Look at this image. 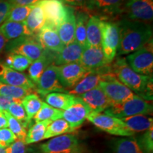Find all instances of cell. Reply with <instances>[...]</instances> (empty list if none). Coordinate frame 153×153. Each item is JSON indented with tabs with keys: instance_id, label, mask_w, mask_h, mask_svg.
Returning a JSON list of instances; mask_svg holds the SVG:
<instances>
[{
	"instance_id": "d6a6232c",
	"label": "cell",
	"mask_w": 153,
	"mask_h": 153,
	"mask_svg": "<svg viewBox=\"0 0 153 153\" xmlns=\"http://www.w3.org/2000/svg\"><path fill=\"white\" fill-rule=\"evenodd\" d=\"M22 104L26 111L28 121L33 119L35 115L41 109L43 101L36 94H30L24 97L22 101Z\"/></svg>"
},
{
	"instance_id": "7a4b0ae2",
	"label": "cell",
	"mask_w": 153,
	"mask_h": 153,
	"mask_svg": "<svg viewBox=\"0 0 153 153\" xmlns=\"http://www.w3.org/2000/svg\"><path fill=\"white\" fill-rule=\"evenodd\" d=\"M111 70L118 81L133 92L147 101L152 99V75H143L135 72L125 58L117 57L111 62Z\"/></svg>"
},
{
	"instance_id": "52a82bcc",
	"label": "cell",
	"mask_w": 153,
	"mask_h": 153,
	"mask_svg": "<svg viewBox=\"0 0 153 153\" xmlns=\"http://www.w3.org/2000/svg\"><path fill=\"white\" fill-rule=\"evenodd\" d=\"M101 49L108 63L114 60L119 45V28L118 23L101 19Z\"/></svg>"
},
{
	"instance_id": "6da1fadb",
	"label": "cell",
	"mask_w": 153,
	"mask_h": 153,
	"mask_svg": "<svg viewBox=\"0 0 153 153\" xmlns=\"http://www.w3.org/2000/svg\"><path fill=\"white\" fill-rule=\"evenodd\" d=\"M118 25L120 40L116 54L118 56L135 52L152 38V27L150 23L123 18Z\"/></svg>"
},
{
	"instance_id": "e0dca14e",
	"label": "cell",
	"mask_w": 153,
	"mask_h": 153,
	"mask_svg": "<svg viewBox=\"0 0 153 153\" xmlns=\"http://www.w3.org/2000/svg\"><path fill=\"white\" fill-rule=\"evenodd\" d=\"M0 82L27 89H36L35 84L28 75L9 68L4 62H0Z\"/></svg>"
},
{
	"instance_id": "681fc988",
	"label": "cell",
	"mask_w": 153,
	"mask_h": 153,
	"mask_svg": "<svg viewBox=\"0 0 153 153\" xmlns=\"http://www.w3.org/2000/svg\"><path fill=\"white\" fill-rule=\"evenodd\" d=\"M0 153H9V148H3L0 147Z\"/></svg>"
},
{
	"instance_id": "8992f818",
	"label": "cell",
	"mask_w": 153,
	"mask_h": 153,
	"mask_svg": "<svg viewBox=\"0 0 153 153\" xmlns=\"http://www.w3.org/2000/svg\"><path fill=\"white\" fill-rule=\"evenodd\" d=\"M42 153H85V147L72 134L52 137L41 145Z\"/></svg>"
},
{
	"instance_id": "44dd1931",
	"label": "cell",
	"mask_w": 153,
	"mask_h": 153,
	"mask_svg": "<svg viewBox=\"0 0 153 153\" xmlns=\"http://www.w3.org/2000/svg\"><path fill=\"white\" fill-rule=\"evenodd\" d=\"M75 23L74 9L70 6H66L65 16L57 28V33L64 45L74 41Z\"/></svg>"
},
{
	"instance_id": "b9f144b4",
	"label": "cell",
	"mask_w": 153,
	"mask_h": 153,
	"mask_svg": "<svg viewBox=\"0 0 153 153\" xmlns=\"http://www.w3.org/2000/svg\"><path fill=\"white\" fill-rule=\"evenodd\" d=\"M12 7L10 0H0V26L6 22Z\"/></svg>"
},
{
	"instance_id": "d6986e66",
	"label": "cell",
	"mask_w": 153,
	"mask_h": 153,
	"mask_svg": "<svg viewBox=\"0 0 153 153\" xmlns=\"http://www.w3.org/2000/svg\"><path fill=\"white\" fill-rule=\"evenodd\" d=\"M79 97L89 107L91 112H104L107 108L112 106L109 99L99 86L79 96Z\"/></svg>"
},
{
	"instance_id": "ffe728a7",
	"label": "cell",
	"mask_w": 153,
	"mask_h": 153,
	"mask_svg": "<svg viewBox=\"0 0 153 153\" xmlns=\"http://www.w3.org/2000/svg\"><path fill=\"white\" fill-rule=\"evenodd\" d=\"M37 37L44 49L53 53H59L65 46L59 37L56 28L45 23L38 33Z\"/></svg>"
},
{
	"instance_id": "3957f363",
	"label": "cell",
	"mask_w": 153,
	"mask_h": 153,
	"mask_svg": "<svg viewBox=\"0 0 153 153\" xmlns=\"http://www.w3.org/2000/svg\"><path fill=\"white\" fill-rule=\"evenodd\" d=\"M152 111V105L150 101L135 94L133 98L121 104L112 105L104 113L114 117L122 118L136 115H150Z\"/></svg>"
},
{
	"instance_id": "f546056e",
	"label": "cell",
	"mask_w": 153,
	"mask_h": 153,
	"mask_svg": "<svg viewBox=\"0 0 153 153\" xmlns=\"http://www.w3.org/2000/svg\"><path fill=\"white\" fill-rule=\"evenodd\" d=\"M89 15L85 11L77 12L75 15V32L74 41L85 48L87 46V26Z\"/></svg>"
},
{
	"instance_id": "cb8c5ba5",
	"label": "cell",
	"mask_w": 153,
	"mask_h": 153,
	"mask_svg": "<svg viewBox=\"0 0 153 153\" xmlns=\"http://www.w3.org/2000/svg\"><path fill=\"white\" fill-rule=\"evenodd\" d=\"M120 119L122 120L126 128L133 134L140 132H145L153 128L152 118L149 117L146 115H136Z\"/></svg>"
},
{
	"instance_id": "4dcf8cb0",
	"label": "cell",
	"mask_w": 153,
	"mask_h": 153,
	"mask_svg": "<svg viewBox=\"0 0 153 153\" xmlns=\"http://www.w3.org/2000/svg\"><path fill=\"white\" fill-rule=\"evenodd\" d=\"M51 122H52L51 120L36 122L35 124L30 126L26 133L25 144H33V143L43 140L48 126Z\"/></svg>"
},
{
	"instance_id": "7dc6e473",
	"label": "cell",
	"mask_w": 153,
	"mask_h": 153,
	"mask_svg": "<svg viewBox=\"0 0 153 153\" xmlns=\"http://www.w3.org/2000/svg\"><path fill=\"white\" fill-rule=\"evenodd\" d=\"M4 128H8V123L4 111H0V129Z\"/></svg>"
},
{
	"instance_id": "4fadbf2b",
	"label": "cell",
	"mask_w": 153,
	"mask_h": 153,
	"mask_svg": "<svg viewBox=\"0 0 153 153\" xmlns=\"http://www.w3.org/2000/svg\"><path fill=\"white\" fill-rule=\"evenodd\" d=\"M111 72V63L104 68L99 70L90 71L83 79H82L74 87L68 91L69 94L74 97L83 94L87 91L98 87L101 81L104 80L106 76Z\"/></svg>"
},
{
	"instance_id": "f1b7e54d",
	"label": "cell",
	"mask_w": 153,
	"mask_h": 153,
	"mask_svg": "<svg viewBox=\"0 0 153 153\" xmlns=\"http://www.w3.org/2000/svg\"><path fill=\"white\" fill-rule=\"evenodd\" d=\"M0 33L2 34L7 41L28 36L24 22H5L0 26Z\"/></svg>"
},
{
	"instance_id": "f6af8a7d",
	"label": "cell",
	"mask_w": 153,
	"mask_h": 153,
	"mask_svg": "<svg viewBox=\"0 0 153 153\" xmlns=\"http://www.w3.org/2000/svg\"><path fill=\"white\" fill-rule=\"evenodd\" d=\"M41 0H10L13 6H33Z\"/></svg>"
},
{
	"instance_id": "ee69618b",
	"label": "cell",
	"mask_w": 153,
	"mask_h": 153,
	"mask_svg": "<svg viewBox=\"0 0 153 153\" xmlns=\"http://www.w3.org/2000/svg\"><path fill=\"white\" fill-rule=\"evenodd\" d=\"M14 101H14L13 99L0 95V111H7L11 103L14 102ZM20 102H22V101H20Z\"/></svg>"
},
{
	"instance_id": "603a6c76",
	"label": "cell",
	"mask_w": 153,
	"mask_h": 153,
	"mask_svg": "<svg viewBox=\"0 0 153 153\" xmlns=\"http://www.w3.org/2000/svg\"><path fill=\"white\" fill-rule=\"evenodd\" d=\"M45 23V19L43 9L38 4H36L33 6L27 19L24 22L28 36H37Z\"/></svg>"
},
{
	"instance_id": "277c9868",
	"label": "cell",
	"mask_w": 153,
	"mask_h": 153,
	"mask_svg": "<svg viewBox=\"0 0 153 153\" xmlns=\"http://www.w3.org/2000/svg\"><path fill=\"white\" fill-rule=\"evenodd\" d=\"M5 50L9 54L23 55L31 62L40 58L46 51L38 41L37 36H24L13 40L7 43Z\"/></svg>"
},
{
	"instance_id": "74e56055",
	"label": "cell",
	"mask_w": 153,
	"mask_h": 153,
	"mask_svg": "<svg viewBox=\"0 0 153 153\" xmlns=\"http://www.w3.org/2000/svg\"><path fill=\"white\" fill-rule=\"evenodd\" d=\"M6 118H7V123H8L9 129L16 135V138L21 140L25 142V139L26 137V129L18 120L11 116L7 111H4Z\"/></svg>"
},
{
	"instance_id": "7c38bea8",
	"label": "cell",
	"mask_w": 153,
	"mask_h": 153,
	"mask_svg": "<svg viewBox=\"0 0 153 153\" xmlns=\"http://www.w3.org/2000/svg\"><path fill=\"white\" fill-rule=\"evenodd\" d=\"M126 0H89L85 9L96 13L101 20H108L111 16L121 14Z\"/></svg>"
},
{
	"instance_id": "4316f807",
	"label": "cell",
	"mask_w": 153,
	"mask_h": 153,
	"mask_svg": "<svg viewBox=\"0 0 153 153\" xmlns=\"http://www.w3.org/2000/svg\"><path fill=\"white\" fill-rule=\"evenodd\" d=\"M53 61H54V58H53L52 55H49V53L48 54L47 51H45L44 55L40 58L32 62L28 68V77L35 84V85L37 84L45 69Z\"/></svg>"
},
{
	"instance_id": "ba28073f",
	"label": "cell",
	"mask_w": 153,
	"mask_h": 153,
	"mask_svg": "<svg viewBox=\"0 0 153 153\" xmlns=\"http://www.w3.org/2000/svg\"><path fill=\"white\" fill-rule=\"evenodd\" d=\"M87 119L101 131L111 135L130 137L134 134L129 131L120 118L114 117L105 113L91 112Z\"/></svg>"
},
{
	"instance_id": "e575fe53",
	"label": "cell",
	"mask_w": 153,
	"mask_h": 153,
	"mask_svg": "<svg viewBox=\"0 0 153 153\" xmlns=\"http://www.w3.org/2000/svg\"><path fill=\"white\" fill-rule=\"evenodd\" d=\"M63 111L57 109L51 106L46 103L43 102L41 109L35 115L33 119L36 122L43 121V120H55L62 118Z\"/></svg>"
},
{
	"instance_id": "f35d334b",
	"label": "cell",
	"mask_w": 153,
	"mask_h": 153,
	"mask_svg": "<svg viewBox=\"0 0 153 153\" xmlns=\"http://www.w3.org/2000/svg\"><path fill=\"white\" fill-rule=\"evenodd\" d=\"M11 116L18 120L23 126L26 129L28 126L29 125L30 121H28L26 116V111H25L24 107H23L22 102L20 101H14L11 103L9 106L8 110L7 111Z\"/></svg>"
},
{
	"instance_id": "5b68a950",
	"label": "cell",
	"mask_w": 153,
	"mask_h": 153,
	"mask_svg": "<svg viewBox=\"0 0 153 153\" xmlns=\"http://www.w3.org/2000/svg\"><path fill=\"white\" fill-rule=\"evenodd\" d=\"M125 60L132 70L143 75H152L153 41L152 38L142 48L128 54Z\"/></svg>"
},
{
	"instance_id": "30bf717a",
	"label": "cell",
	"mask_w": 153,
	"mask_h": 153,
	"mask_svg": "<svg viewBox=\"0 0 153 153\" xmlns=\"http://www.w3.org/2000/svg\"><path fill=\"white\" fill-rule=\"evenodd\" d=\"M121 14L130 20L150 23L153 19V0H126Z\"/></svg>"
},
{
	"instance_id": "2e32d148",
	"label": "cell",
	"mask_w": 153,
	"mask_h": 153,
	"mask_svg": "<svg viewBox=\"0 0 153 153\" xmlns=\"http://www.w3.org/2000/svg\"><path fill=\"white\" fill-rule=\"evenodd\" d=\"M91 112L89 107L82 99L76 97L74 104L68 109L63 111L62 118L68 122L72 128L76 130L84 123Z\"/></svg>"
},
{
	"instance_id": "ab89813d",
	"label": "cell",
	"mask_w": 153,
	"mask_h": 153,
	"mask_svg": "<svg viewBox=\"0 0 153 153\" xmlns=\"http://www.w3.org/2000/svg\"><path fill=\"white\" fill-rule=\"evenodd\" d=\"M17 140L16 135L8 128L0 129V147L7 148Z\"/></svg>"
},
{
	"instance_id": "836d02e7",
	"label": "cell",
	"mask_w": 153,
	"mask_h": 153,
	"mask_svg": "<svg viewBox=\"0 0 153 153\" xmlns=\"http://www.w3.org/2000/svg\"><path fill=\"white\" fill-rule=\"evenodd\" d=\"M34 90L25 88L15 87L0 82V95L13 99L14 101H22L26 96L32 94Z\"/></svg>"
},
{
	"instance_id": "60d3db41",
	"label": "cell",
	"mask_w": 153,
	"mask_h": 153,
	"mask_svg": "<svg viewBox=\"0 0 153 153\" xmlns=\"http://www.w3.org/2000/svg\"><path fill=\"white\" fill-rule=\"evenodd\" d=\"M139 144L145 153H152L153 150V128L145 131Z\"/></svg>"
},
{
	"instance_id": "7bdbcfd3",
	"label": "cell",
	"mask_w": 153,
	"mask_h": 153,
	"mask_svg": "<svg viewBox=\"0 0 153 153\" xmlns=\"http://www.w3.org/2000/svg\"><path fill=\"white\" fill-rule=\"evenodd\" d=\"M9 148V153H26V144L25 142L17 139Z\"/></svg>"
},
{
	"instance_id": "8d00e7d4",
	"label": "cell",
	"mask_w": 153,
	"mask_h": 153,
	"mask_svg": "<svg viewBox=\"0 0 153 153\" xmlns=\"http://www.w3.org/2000/svg\"><path fill=\"white\" fill-rule=\"evenodd\" d=\"M33 6H13L9 11L6 22H24Z\"/></svg>"
},
{
	"instance_id": "d4e9b609",
	"label": "cell",
	"mask_w": 153,
	"mask_h": 153,
	"mask_svg": "<svg viewBox=\"0 0 153 153\" xmlns=\"http://www.w3.org/2000/svg\"><path fill=\"white\" fill-rule=\"evenodd\" d=\"M111 153H145L138 141L134 137H123L114 140Z\"/></svg>"
},
{
	"instance_id": "bcb514c9",
	"label": "cell",
	"mask_w": 153,
	"mask_h": 153,
	"mask_svg": "<svg viewBox=\"0 0 153 153\" xmlns=\"http://www.w3.org/2000/svg\"><path fill=\"white\" fill-rule=\"evenodd\" d=\"M62 1L64 3H66L67 4L85 8L89 0H62Z\"/></svg>"
},
{
	"instance_id": "ac0fdd59",
	"label": "cell",
	"mask_w": 153,
	"mask_h": 153,
	"mask_svg": "<svg viewBox=\"0 0 153 153\" xmlns=\"http://www.w3.org/2000/svg\"><path fill=\"white\" fill-rule=\"evenodd\" d=\"M78 62L88 71L99 70L109 64L105 59L101 47H91L88 45L84 48Z\"/></svg>"
},
{
	"instance_id": "7402d4cb",
	"label": "cell",
	"mask_w": 153,
	"mask_h": 153,
	"mask_svg": "<svg viewBox=\"0 0 153 153\" xmlns=\"http://www.w3.org/2000/svg\"><path fill=\"white\" fill-rule=\"evenodd\" d=\"M84 48L76 41L65 45L55 57V65L61 66L70 63L78 62L82 56Z\"/></svg>"
},
{
	"instance_id": "8fae6325",
	"label": "cell",
	"mask_w": 153,
	"mask_h": 153,
	"mask_svg": "<svg viewBox=\"0 0 153 153\" xmlns=\"http://www.w3.org/2000/svg\"><path fill=\"white\" fill-rule=\"evenodd\" d=\"M36 90L43 97L52 92H67L60 82L58 66L50 65L45 69L36 85Z\"/></svg>"
},
{
	"instance_id": "d590c367",
	"label": "cell",
	"mask_w": 153,
	"mask_h": 153,
	"mask_svg": "<svg viewBox=\"0 0 153 153\" xmlns=\"http://www.w3.org/2000/svg\"><path fill=\"white\" fill-rule=\"evenodd\" d=\"M5 65L16 71L22 72L29 68L32 62L27 57L21 55L9 54L6 57Z\"/></svg>"
},
{
	"instance_id": "c3c4849f",
	"label": "cell",
	"mask_w": 153,
	"mask_h": 153,
	"mask_svg": "<svg viewBox=\"0 0 153 153\" xmlns=\"http://www.w3.org/2000/svg\"><path fill=\"white\" fill-rule=\"evenodd\" d=\"M7 43H8V41L4 37L2 34L0 33V55H1L3 50L5 48V46Z\"/></svg>"
},
{
	"instance_id": "83f0119b",
	"label": "cell",
	"mask_w": 153,
	"mask_h": 153,
	"mask_svg": "<svg viewBox=\"0 0 153 153\" xmlns=\"http://www.w3.org/2000/svg\"><path fill=\"white\" fill-rule=\"evenodd\" d=\"M75 97L65 92H52L45 96V103L53 108L65 111L74 104Z\"/></svg>"
},
{
	"instance_id": "5bb4252c",
	"label": "cell",
	"mask_w": 153,
	"mask_h": 153,
	"mask_svg": "<svg viewBox=\"0 0 153 153\" xmlns=\"http://www.w3.org/2000/svg\"><path fill=\"white\" fill-rule=\"evenodd\" d=\"M90 71L84 68L79 62L58 66L60 82L65 89L73 88Z\"/></svg>"
},
{
	"instance_id": "1f68e13d",
	"label": "cell",
	"mask_w": 153,
	"mask_h": 153,
	"mask_svg": "<svg viewBox=\"0 0 153 153\" xmlns=\"http://www.w3.org/2000/svg\"><path fill=\"white\" fill-rule=\"evenodd\" d=\"M75 131L69 125V123L63 118H59L51 122L48 126L45 131L44 140L65 135V134L71 133Z\"/></svg>"
},
{
	"instance_id": "484cf974",
	"label": "cell",
	"mask_w": 153,
	"mask_h": 153,
	"mask_svg": "<svg viewBox=\"0 0 153 153\" xmlns=\"http://www.w3.org/2000/svg\"><path fill=\"white\" fill-rule=\"evenodd\" d=\"M88 46L101 47V19L95 15L89 16L87 26Z\"/></svg>"
},
{
	"instance_id": "9a60e30c",
	"label": "cell",
	"mask_w": 153,
	"mask_h": 153,
	"mask_svg": "<svg viewBox=\"0 0 153 153\" xmlns=\"http://www.w3.org/2000/svg\"><path fill=\"white\" fill-rule=\"evenodd\" d=\"M38 4L43 9L45 24L55 28L64 19L66 14V5L62 0H41Z\"/></svg>"
},
{
	"instance_id": "9c48e42d",
	"label": "cell",
	"mask_w": 153,
	"mask_h": 153,
	"mask_svg": "<svg viewBox=\"0 0 153 153\" xmlns=\"http://www.w3.org/2000/svg\"><path fill=\"white\" fill-rule=\"evenodd\" d=\"M99 87L102 89L112 105L121 104L135 95L131 89L118 81L112 72L100 82Z\"/></svg>"
}]
</instances>
